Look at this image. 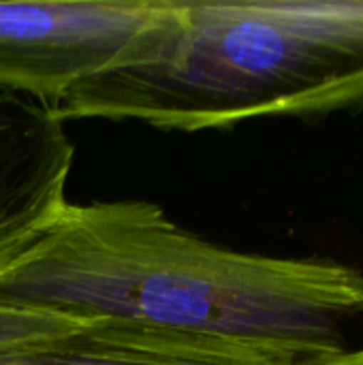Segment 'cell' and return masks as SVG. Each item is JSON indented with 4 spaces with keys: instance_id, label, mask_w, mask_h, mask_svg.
<instances>
[{
    "instance_id": "277c9868",
    "label": "cell",
    "mask_w": 363,
    "mask_h": 365,
    "mask_svg": "<svg viewBox=\"0 0 363 365\" xmlns=\"http://www.w3.org/2000/svg\"><path fill=\"white\" fill-rule=\"evenodd\" d=\"M73 160L53 105L0 90V269L58 222Z\"/></svg>"
},
{
    "instance_id": "8992f818",
    "label": "cell",
    "mask_w": 363,
    "mask_h": 365,
    "mask_svg": "<svg viewBox=\"0 0 363 365\" xmlns=\"http://www.w3.org/2000/svg\"><path fill=\"white\" fill-rule=\"evenodd\" d=\"M81 325L62 314L0 302V353L66 336Z\"/></svg>"
},
{
    "instance_id": "5b68a950",
    "label": "cell",
    "mask_w": 363,
    "mask_h": 365,
    "mask_svg": "<svg viewBox=\"0 0 363 365\" xmlns=\"http://www.w3.org/2000/svg\"><path fill=\"white\" fill-rule=\"evenodd\" d=\"M310 359L317 357L107 321L83 323L66 336L0 353V365H300Z\"/></svg>"
},
{
    "instance_id": "52a82bcc",
    "label": "cell",
    "mask_w": 363,
    "mask_h": 365,
    "mask_svg": "<svg viewBox=\"0 0 363 365\" xmlns=\"http://www.w3.org/2000/svg\"><path fill=\"white\" fill-rule=\"evenodd\" d=\"M300 365H363V349H359V351H342L338 355L310 359V361H304Z\"/></svg>"
},
{
    "instance_id": "7a4b0ae2",
    "label": "cell",
    "mask_w": 363,
    "mask_h": 365,
    "mask_svg": "<svg viewBox=\"0 0 363 365\" xmlns=\"http://www.w3.org/2000/svg\"><path fill=\"white\" fill-rule=\"evenodd\" d=\"M363 103V0H165L137 56L77 83L66 120L229 128Z\"/></svg>"
},
{
    "instance_id": "6da1fadb",
    "label": "cell",
    "mask_w": 363,
    "mask_h": 365,
    "mask_svg": "<svg viewBox=\"0 0 363 365\" xmlns=\"http://www.w3.org/2000/svg\"><path fill=\"white\" fill-rule=\"evenodd\" d=\"M0 302L81 323L327 357L344 351L342 321L363 312V274L216 246L150 201H92L68 203L0 269Z\"/></svg>"
},
{
    "instance_id": "3957f363",
    "label": "cell",
    "mask_w": 363,
    "mask_h": 365,
    "mask_svg": "<svg viewBox=\"0 0 363 365\" xmlns=\"http://www.w3.org/2000/svg\"><path fill=\"white\" fill-rule=\"evenodd\" d=\"M165 0H0V90L49 105L135 58Z\"/></svg>"
}]
</instances>
